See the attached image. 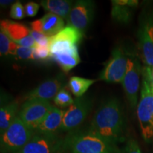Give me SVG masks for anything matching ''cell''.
<instances>
[{
    "mask_svg": "<svg viewBox=\"0 0 153 153\" xmlns=\"http://www.w3.org/2000/svg\"><path fill=\"white\" fill-rule=\"evenodd\" d=\"M88 130L113 145L126 138V118L123 106L116 98L104 101L96 111Z\"/></svg>",
    "mask_w": 153,
    "mask_h": 153,
    "instance_id": "cell-1",
    "label": "cell"
},
{
    "mask_svg": "<svg viewBox=\"0 0 153 153\" xmlns=\"http://www.w3.org/2000/svg\"><path fill=\"white\" fill-rule=\"evenodd\" d=\"M65 145L69 153H122L117 146L88 129L72 131L65 137Z\"/></svg>",
    "mask_w": 153,
    "mask_h": 153,
    "instance_id": "cell-2",
    "label": "cell"
},
{
    "mask_svg": "<svg viewBox=\"0 0 153 153\" xmlns=\"http://www.w3.org/2000/svg\"><path fill=\"white\" fill-rule=\"evenodd\" d=\"M140 56L145 66L153 67V3H145L139 16L137 32Z\"/></svg>",
    "mask_w": 153,
    "mask_h": 153,
    "instance_id": "cell-3",
    "label": "cell"
},
{
    "mask_svg": "<svg viewBox=\"0 0 153 153\" xmlns=\"http://www.w3.org/2000/svg\"><path fill=\"white\" fill-rule=\"evenodd\" d=\"M35 131L16 117L0 137L1 153H15L29 142Z\"/></svg>",
    "mask_w": 153,
    "mask_h": 153,
    "instance_id": "cell-4",
    "label": "cell"
},
{
    "mask_svg": "<svg viewBox=\"0 0 153 153\" xmlns=\"http://www.w3.org/2000/svg\"><path fill=\"white\" fill-rule=\"evenodd\" d=\"M142 137L146 143L153 140V91L143 76L140 98L136 108Z\"/></svg>",
    "mask_w": 153,
    "mask_h": 153,
    "instance_id": "cell-5",
    "label": "cell"
},
{
    "mask_svg": "<svg viewBox=\"0 0 153 153\" xmlns=\"http://www.w3.org/2000/svg\"><path fill=\"white\" fill-rule=\"evenodd\" d=\"M143 68L140 65L137 53L129 51L127 70L122 82L123 90L130 106L135 110L137 106L138 91L140 89V79L142 74Z\"/></svg>",
    "mask_w": 153,
    "mask_h": 153,
    "instance_id": "cell-6",
    "label": "cell"
},
{
    "mask_svg": "<svg viewBox=\"0 0 153 153\" xmlns=\"http://www.w3.org/2000/svg\"><path fill=\"white\" fill-rule=\"evenodd\" d=\"M129 51L120 46L113 49L110 59L99 74V79L108 83H122L128 60Z\"/></svg>",
    "mask_w": 153,
    "mask_h": 153,
    "instance_id": "cell-7",
    "label": "cell"
},
{
    "mask_svg": "<svg viewBox=\"0 0 153 153\" xmlns=\"http://www.w3.org/2000/svg\"><path fill=\"white\" fill-rule=\"evenodd\" d=\"M65 138L58 134L36 133L24 147L15 153H64Z\"/></svg>",
    "mask_w": 153,
    "mask_h": 153,
    "instance_id": "cell-8",
    "label": "cell"
},
{
    "mask_svg": "<svg viewBox=\"0 0 153 153\" xmlns=\"http://www.w3.org/2000/svg\"><path fill=\"white\" fill-rule=\"evenodd\" d=\"M52 107L49 101L41 99L26 100L21 106L18 117L29 128L36 132Z\"/></svg>",
    "mask_w": 153,
    "mask_h": 153,
    "instance_id": "cell-9",
    "label": "cell"
},
{
    "mask_svg": "<svg viewBox=\"0 0 153 153\" xmlns=\"http://www.w3.org/2000/svg\"><path fill=\"white\" fill-rule=\"evenodd\" d=\"M92 107V99L88 97H77L65 111L61 131H73L83 123Z\"/></svg>",
    "mask_w": 153,
    "mask_h": 153,
    "instance_id": "cell-10",
    "label": "cell"
},
{
    "mask_svg": "<svg viewBox=\"0 0 153 153\" xmlns=\"http://www.w3.org/2000/svg\"><path fill=\"white\" fill-rule=\"evenodd\" d=\"M95 11V4L90 0H79L74 2L68 18V26H72L81 33L87 30L92 22Z\"/></svg>",
    "mask_w": 153,
    "mask_h": 153,
    "instance_id": "cell-11",
    "label": "cell"
},
{
    "mask_svg": "<svg viewBox=\"0 0 153 153\" xmlns=\"http://www.w3.org/2000/svg\"><path fill=\"white\" fill-rule=\"evenodd\" d=\"M0 28L18 45L30 48L36 47V43L30 35V30L24 25L10 20H1Z\"/></svg>",
    "mask_w": 153,
    "mask_h": 153,
    "instance_id": "cell-12",
    "label": "cell"
},
{
    "mask_svg": "<svg viewBox=\"0 0 153 153\" xmlns=\"http://www.w3.org/2000/svg\"><path fill=\"white\" fill-rule=\"evenodd\" d=\"M65 80L62 76L59 75L56 77L50 79L38 85L35 89L29 91L26 95V100L41 99L49 101L54 99L59 91L64 89Z\"/></svg>",
    "mask_w": 153,
    "mask_h": 153,
    "instance_id": "cell-13",
    "label": "cell"
},
{
    "mask_svg": "<svg viewBox=\"0 0 153 153\" xmlns=\"http://www.w3.org/2000/svg\"><path fill=\"white\" fill-rule=\"evenodd\" d=\"M138 4L137 0H113L111 1L112 19L118 24H129Z\"/></svg>",
    "mask_w": 153,
    "mask_h": 153,
    "instance_id": "cell-14",
    "label": "cell"
},
{
    "mask_svg": "<svg viewBox=\"0 0 153 153\" xmlns=\"http://www.w3.org/2000/svg\"><path fill=\"white\" fill-rule=\"evenodd\" d=\"M64 114V111L53 106L36 129V133L57 134L62 127Z\"/></svg>",
    "mask_w": 153,
    "mask_h": 153,
    "instance_id": "cell-15",
    "label": "cell"
},
{
    "mask_svg": "<svg viewBox=\"0 0 153 153\" xmlns=\"http://www.w3.org/2000/svg\"><path fill=\"white\" fill-rule=\"evenodd\" d=\"M74 4L73 1L69 0H43L41 5L45 11L67 20Z\"/></svg>",
    "mask_w": 153,
    "mask_h": 153,
    "instance_id": "cell-16",
    "label": "cell"
},
{
    "mask_svg": "<svg viewBox=\"0 0 153 153\" xmlns=\"http://www.w3.org/2000/svg\"><path fill=\"white\" fill-rule=\"evenodd\" d=\"M51 57L55 61H56L63 71L65 72H68L80 62L77 48L72 51L55 53L51 55Z\"/></svg>",
    "mask_w": 153,
    "mask_h": 153,
    "instance_id": "cell-17",
    "label": "cell"
},
{
    "mask_svg": "<svg viewBox=\"0 0 153 153\" xmlns=\"http://www.w3.org/2000/svg\"><path fill=\"white\" fill-rule=\"evenodd\" d=\"M41 20L42 32L49 38L55 36L65 28L64 19L52 13H48Z\"/></svg>",
    "mask_w": 153,
    "mask_h": 153,
    "instance_id": "cell-18",
    "label": "cell"
},
{
    "mask_svg": "<svg viewBox=\"0 0 153 153\" xmlns=\"http://www.w3.org/2000/svg\"><path fill=\"white\" fill-rule=\"evenodd\" d=\"M19 108L16 101L1 106L0 109V133H3L16 118V114Z\"/></svg>",
    "mask_w": 153,
    "mask_h": 153,
    "instance_id": "cell-19",
    "label": "cell"
},
{
    "mask_svg": "<svg viewBox=\"0 0 153 153\" xmlns=\"http://www.w3.org/2000/svg\"><path fill=\"white\" fill-rule=\"evenodd\" d=\"M83 38V33L72 26L65 27L56 35L50 38L51 41H60L70 42L77 45Z\"/></svg>",
    "mask_w": 153,
    "mask_h": 153,
    "instance_id": "cell-20",
    "label": "cell"
},
{
    "mask_svg": "<svg viewBox=\"0 0 153 153\" xmlns=\"http://www.w3.org/2000/svg\"><path fill=\"white\" fill-rule=\"evenodd\" d=\"M96 82V80L86 79L80 76H72L69 80V87L72 93L77 97H83L85 93Z\"/></svg>",
    "mask_w": 153,
    "mask_h": 153,
    "instance_id": "cell-21",
    "label": "cell"
},
{
    "mask_svg": "<svg viewBox=\"0 0 153 153\" xmlns=\"http://www.w3.org/2000/svg\"><path fill=\"white\" fill-rule=\"evenodd\" d=\"M18 45L11 41L5 32L0 30V54L1 56L16 55Z\"/></svg>",
    "mask_w": 153,
    "mask_h": 153,
    "instance_id": "cell-22",
    "label": "cell"
},
{
    "mask_svg": "<svg viewBox=\"0 0 153 153\" xmlns=\"http://www.w3.org/2000/svg\"><path fill=\"white\" fill-rule=\"evenodd\" d=\"M74 101L70 94L65 88L59 91L54 98L55 104L61 108H66V107L69 108L73 104Z\"/></svg>",
    "mask_w": 153,
    "mask_h": 153,
    "instance_id": "cell-23",
    "label": "cell"
},
{
    "mask_svg": "<svg viewBox=\"0 0 153 153\" xmlns=\"http://www.w3.org/2000/svg\"><path fill=\"white\" fill-rule=\"evenodd\" d=\"M15 56L17 59L22 60H33L34 57L33 48L27 47H23L18 45Z\"/></svg>",
    "mask_w": 153,
    "mask_h": 153,
    "instance_id": "cell-24",
    "label": "cell"
},
{
    "mask_svg": "<svg viewBox=\"0 0 153 153\" xmlns=\"http://www.w3.org/2000/svg\"><path fill=\"white\" fill-rule=\"evenodd\" d=\"M25 16H26L25 9L22 3L17 1L11 5L10 9V16L11 18L16 19V20H20V19H24Z\"/></svg>",
    "mask_w": 153,
    "mask_h": 153,
    "instance_id": "cell-25",
    "label": "cell"
},
{
    "mask_svg": "<svg viewBox=\"0 0 153 153\" xmlns=\"http://www.w3.org/2000/svg\"><path fill=\"white\" fill-rule=\"evenodd\" d=\"M34 57L35 60H47L50 57H51V51L49 47L41 46V45L36 44V47L33 48Z\"/></svg>",
    "mask_w": 153,
    "mask_h": 153,
    "instance_id": "cell-26",
    "label": "cell"
},
{
    "mask_svg": "<svg viewBox=\"0 0 153 153\" xmlns=\"http://www.w3.org/2000/svg\"><path fill=\"white\" fill-rule=\"evenodd\" d=\"M30 35L33 37L37 45H41V46L49 47L50 38L45 36L44 33H41V32L30 30Z\"/></svg>",
    "mask_w": 153,
    "mask_h": 153,
    "instance_id": "cell-27",
    "label": "cell"
},
{
    "mask_svg": "<svg viewBox=\"0 0 153 153\" xmlns=\"http://www.w3.org/2000/svg\"><path fill=\"white\" fill-rule=\"evenodd\" d=\"M122 153H142L136 140L129 138L122 150Z\"/></svg>",
    "mask_w": 153,
    "mask_h": 153,
    "instance_id": "cell-28",
    "label": "cell"
},
{
    "mask_svg": "<svg viewBox=\"0 0 153 153\" xmlns=\"http://www.w3.org/2000/svg\"><path fill=\"white\" fill-rule=\"evenodd\" d=\"M40 5L35 2H28L25 5V12L27 16L32 17L35 16L39 10Z\"/></svg>",
    "mask_w": 153,
    "mask_h": 153,
    "instance_id": "cell-29",
    "label": "cell"
},
{
    "mask_svg": "<svg viewBox=\"0 0 153 153\" xmlns=\"http://www.w3.org/2000/svg\"><path fill=\"white\" fill-rule=\"evenodd\" d=\"M142 76L147 80L151 89L153 91V67L144 66L142 70Z\"/></svg>",
    "mask_w": 153,
    "mask_h": 153,
    "instance_id": "cell-30",
    "label": "cell"
},
{
    "mask_svg": "<svg viewBox=\"0 0 153 153\" xmlns=\"http://www.w3.org/2000/svg\"><path fill=\"white\" fill-rule=\"evenodd\" d=\"M30 26H31V30H36V31L38 32H42V22L41 19H38V20L34 21L30 24Z\"/></svg>",
    "mask_w": 153,
    "mask_h": 153,
    "instance_id": "cell-31",
    "label": "cell"
},
{
    "mask_svg": "<svg viewBox=\"0 0 153 153\" xmlns=\"http://www.w3.org/2000/svg\"><path fill=\"white\" fill-rule=\"evenodd\" d=\"M14 1L12 0H1L0 1V4L1 7H7V6L11 4H14Z\"/></svg>",
    "mask_w": 153,
    "mask_h": 153,
    "instance_id": "cell-32",
    "label": "cell"
}]
</instances>
